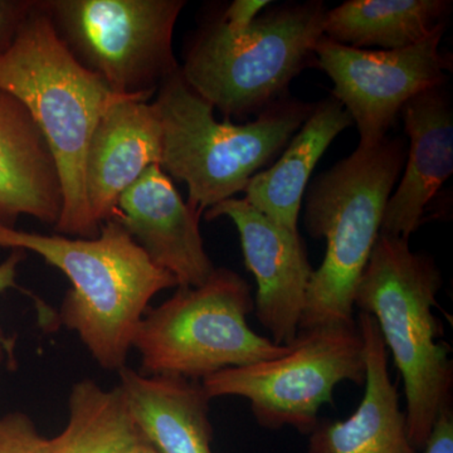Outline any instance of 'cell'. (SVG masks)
Listing matches in <instances>:
<instances>
[{"instance_id":"cell-1","label":"cell","mask_w":453,"mask_h":453,"mask_svg":"<svg viewBox=\"0 0 453 453\" xmlns=\"http://www.w3.org/2000/svg\"><path fill=\"white\" fill-rule=\"evenodd\" d=\"M0 249L35 252L70 280L59 320L74 332L101 368L127 366L133 339L149 303L177 288L115 219L95 238L41 234L0 226Z\"/></svg>"},{"instance_id":"cell-2","label":"cell","mask_w":453,"mask_h":453,"mask_svg":"<svg viewBox=\"0 0 453 453\" xmlns=\"http://www.w3.org/2000/svg\"><path fill=\"white\" fill-rule=\"evenodd\" d=\"M0 89L27 107L55 157L64 205L53 228L65 237H97L86 198V154L101 115L125 96L74 58L40 2H33L16 41L0 55Z\"/></svg>"},{"instance_id":"cell-3","label":"cell","mask_w":453,"mask_h":453,"mask_svg":"<svg viewBox=\"0 0 453 453\" xmlns=\"http://www.w3.org/2000/svg\"><path fill=\"white\" fill-rule=\"evenodd\" d=\"M410 240L380 234L357 283L354 308L372 315L404 383L405 423L414 449L422 452L441 416L451 411V349L434 308L442 273Z\"/></svg>"},{"instance_id":"cell-4","label":"cell","mask_w":453,"mask_h":453,"mask_svg":"<svg viewBox=\"0 0 453 453\" xmlns=\"http://www.w3.org/2000/svg\"><path fill=\"white\" fill-rule=\"evenodd\" d=\"M405 157V140L387 136L375 148H357L306 189V231L315 240H326V252L312 273L300 330L356 323L357 283Z\"/></svg>"},{"instance_id":"cell-5","label":"cell","mask_w":453,"mask_h":453,"mask_svg":"<svg viewBox=\"0 0 453 453\" xmlns=\"http://www.w3.org/2000/svg\"><path fill=\"white\" fill-rule=\"evenodd\" d=\"M154 105L162 124L160 168L187 184L188 205L201 216L243 193L281 155L315 107L288 95L253 121H217L213 106L188 85L180 70L163 83Z\"/></svg>"},{"instance_id":"cell-6","label":"cell","mask_w":453,"mask_h":453,"mask_svg":"<svg viewBox=\"0 0 453 453\" xmlns=\"http://www.w3.org/2000/svg\"><path fill=\"white\" fill-rule=\"evenodd\" d=\"M326 11L321 0L273 5L244 32L231 31L219 18L203 23L188 43L180 73L225 119L258 115L316 65Z\"/></svg>"},{"instance_id":"cell-7","label":"cell","mask_w":453,"mask_h":453,"mask_svg":"<svg viewBox=\"0 0 453 453\" xmlns=\"http://www.w3.org/2000/svg\"><path fill=\"white\" fill-rule=\"evenodd\" d=\"M251 288L229 268L213 271L196 288L178 286L172 297L148 310L133 339L140 372L204 380L235 366L279 357L290 350L253 332Z\"/></svg>"},{"instance_id":"cell-8","label":"cell","mask_w":453,"mask_h":453,"mask_svg":"<svg viewBox=\"0 0 453 453\" xmlns=\"http://www.w3.org/2000/svg\"><path fill=\"white\" fill-rule=\"evenodd\" d=\"M74 58L119 96L149 101L180 70L175 25L184 0H44Z\"/></svg>"},{"instance_id":"cell-9","label":"cell","mask_w":453,"mask_h":453,"mask_svg":"<svg viewBox=\"0 0 453 453\" xmlns=\"http://www.w3.org/2000/svg\"><path fill=\"white\" fill-rule=\"evenodd\" d=\"M342 381L365 383V342L357 321L300 330L283 356L225 369L201 383L210 399L246 398L261 427L288 426L310 434L320 422L319 411L333 403Z\"/></svg>"},{"instance_id":"cell-10","label":"cell","mask_w":453,"mask_h":453,"mask_svg":"<svg viewBox=\"0 0 453 453\" xmlns=\"http://www.w3.org/2000/svg\"><path fill=\"white\" fill-rule=\"evenodd\" d=\"M447 26L403 50L353 49L325 35L318 42L316 65L332 79L333 97L357 125V148L380 144L411 98L449 81L452 56L440 49Z\"/></svg>"},{"instance_id":"cell-11","label":"cell","mask_w":453,"mask_h":453,"mask_svg":"<svg viewBox=\"0 0 453 453\" xmlns=\"http://www.w3.org/2000/svg\"><path fill=\"white\" fill-rule=\"evenodd\" d=\"M204 217H226L234 223L244 264L257 282L256 318L276 345L291 344L300 332L314 273L299 232L288 231L235 196L214 205Z\"/></svg>"},{"instance_id":"cell-12","label":"cell","mask_w":453,"mask_h":453,"mask_svg":"<svg viewBox=\"0 0 453 453\" xmlns=\"http://www.w3.org/2000/svg\"><path fill=\"white\" fill-rule=\"evenodd\" d=\"M113 219L178 286H201L216 270L203 242L201 214L184 202L160 165L150 166L122 193Z\"/></svg>"},{"instance_id":"cell-13","label":"cell","mask_w":453,"mask_h":453,"mask_svg":"<svg viewBox=\"0 0 453 453\" xmlns=\"http://www.w3.org/2000/svg\"><path fill=\"white\" fill-rule=\"evenodd\" d=\"M401 116L410 146L398 187L387 203L380 234L410 240L429 202L453 173V109L447 83L411 98Z\"/></svg>"},{"instance_id":"cell-14","label":"cell","mask_w":453,"mask_h":453,"mask_svg":"<svg viewBox=\"0 0 453 453\" xmlns=\"http://www.w3.org/2000/svg\"><path fill=\"white\" fill-rule=\"evenodd\" d=\"M162 124L154 103L122 97L101 115L86 154L85 190L98 226L111 220L118 202L162 159Z\"/></svg>"},{"instance_id":"cell-15","label":"cell","mask_w":453,"mask_h":453,"mask_svg":"<svg viewBox=\"0 0 453 453\" xmlns=\"http://www.w3.org/2000/svg\"><path fill=\"white\" fill-rule=\"evenodd\" d=\"M64 195L55 157L27 107L0 89V226L20 216L55 226Z\"/></svg>"},{"instance_id":"cell-16","label":"cell","mask_w":453,"mask_h":453,"mask_svg":"<svg viewBox=\"0 0 453 453\" xmlns=\"http://www.w3.org/2000/svg\"><path fill=\"white\" fill-rule=\"evenodd\" d=\"M365 357V390L344 421H320L309 434L308 453H418L408 437L405 413L388 372V350L372 315L357 320Z\"/></svg>"},{"instance_id":"cell-17","label":"cell","mask_w":453,"mask_h":453,"mask_svg":"<svg viewBox=\"0 0 453 453\" xmlns=\"http://www.w3.org/2000/svg\"><path fill=\"white\" fill-rule=\"evenodd\" d=\"M122 395L149 445L159 453H213L210 396L201 381L144 375L124 366Z\"/></svg>"},{"instance_id":"cell-18","label":"cell","mask_w":453,"mask_h":453,"mask_svg":"<svg viewBox=\"0 0 453 453\" xmlns=\"http://www.w3.org/2000/svg\"><path fill=\"white\" fill-rule=\"evenodd\" d=\"M351 125L350 115L336 98L315 104L277 162L247 184L244 201L288 231L299 232L297 220L310 177L334 139Z\"/></svg>"},{"instance_id":"cell-19","label":"cell","mask_w":453,"mask_h":453,"mask_svg":"<svg viewBox=\"0 0 453 453\" xmlns=\"http://www.w3.org/2000/svg\"><path fill=\"white\" fill-rule=\"evenodd\" d=\"M449 0H348L326 11L325 37L353 49L403 50L445 25Z\"/></svg>"},{"instance_id":"cell-20","label":"cell","mask_w":453,"mask_h":453,"mask_svg":"<svg viewBox=\"0 0 453 453\" xmlns=\"http://www.w3.org/2000/svg\"><path fill=\"white\" fill-rule=\"evenodd\" d=\"M52 440L53 453H129L144 442L120 387L105 389L92 380L73 384L68 421Z\"/></svg>"},{"instance_id":"cell-21","label":"cell","mask_w":453,"mask_h":453,"mask_svg":"<svg viewBox=\"0 0 453 453\" xmlns=\"http://www.w3.org/2000/svg\"><path fill=\"white\" fill-rule=\"evenodd\" d=\"M0 453H53L52 440L44 437L28 414L0 416Z\"/></svg>"},{"instance_id":"cell-22","label":"cell","mask_w":453,"mask_h":453,"mask_svg":"<svg viewBox=\"0 0 453 453\" xmlns=\"http://www.w3.org/2000/svg\"><path fill=\"white\" fill-rule=\"evenodd\" d=\"M32 7L28 0H0V55L14 43Z\"/></svg>"},{"instance_id":"cell-23","label":"cell","mask_w":453,"mask_h":453,"mask_svg":"<svg viewBox=\"0 0 453 453\" xmlns=\"http://www.w3.org/2000/svg\"><path fill=\"white\" fill-rule=\"evenodd\" d=\"M26 256L27 252L22 250H12L11 255L0 264V292L17 288L18 266L22 264ZM14 350H16V339L9 338L0 330V365L4 357H8L9 362L13 363L16 360Z\"/></svg>"},{"instance_id":"cell-24","label":"cell","mask_w":453,"mask_h":453,"mask_svg":"<svg viewBox=\"0 0 453 453\" xmlns=\"http://www.w3.org/2000/svg\"><path fill=\"white\" fill-rule=\"evenodd\" d=\"M270 4L268 0H234L219 18L231 31L244 32Z\"/></svg>"},{"instance_id":"cell-25","label":"cell","mask_w":453,"mask_h":453,"mask_svg":"<svg viewBox=\"0 0 453 453\" xmlns=\"http://www.w3.org/2000/svg\"><path fill=\"white\" fill-rule=\"evenodd\" d=\"M422 453H453V412L447 411L438 418Z\"/></svg>"},{"instance_id":"cell-26","label":"cell","mask_w":453,"mask_h":453,"mask_svg":"<svg viewBox=\"0 0 453 453\" xmlns=\"http://www.w3.org/2000/svg\"><path fill=\"white\" fill-rule=\"evenodd\" d=\"M129 453H159L157 449H154L153 446L149 445L146 441L144 442L139 443L138 446L134 447L133 449Z\"/></svg>"}]
</instances>
